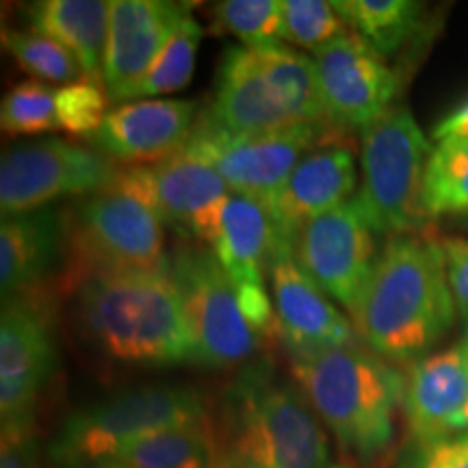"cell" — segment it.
<instances>
[{"mask_svg":"<svg viewBox=\"0 0 468 468\" xmlns=\"http://www.w3.org/2000/svg\"><path fill=\"white\" fill-rule=\"evenodd\" d=\"M455 314L441 243L397 234L378 256L351 321L371 354L417 362L447 336Z\"/></svg>","mask_w":468,"mask_h":468,"instance_id":"1","label":"cell"},{"mask_svg":"<svg viewBox=\"0 0 468 468\" xmlns=\"http://www.w3.org/2000/svg\"><path fill=\"white\" fill-rule=\"evenodd\" d=\"M79 319L104 356L126 365L193 362V341L172 271L96 273L80 284Z\"/></svg>","mask_w":468,"mask_h":468,"instance_id":"2","label":"cell"},{"mask_svg":"<svg viewBox=\"0 0 468 468\" xmlns=\"http://www.w3.org/2000/svg\"><path fill=\"white\" fill-rule=\"evenodd\" d=\"M291 373L345 452L376 460L393 441L406 378L384 358L356 347L291 358Z\"/></svg>","mask_w":468,"mask_h":468,"instance_id":"3","label":"cell"},{"mask_svg":"<svg viewBox=\"0 0 468 468\" xmlns=\"http://www.w3.org/2000/svg\"><path fill=\"white\" fill-rule=\"evenodd\" d=\"M208 122L234 134L327 122L313 58L286 44L232 46L221 57Z\"/></svg>","mask_w":468,"mask_h":468,"instance_id":"4","label":"cell"},{"mask_svg":"<svg viewBox=\"0 0 468 468\" xmlns=\"http://www.w3.org/2000/svg\"><path fill=\"white\" fill-rule=\"evenodd\" d=\"M219 458L230 468H327L330 442L297 386L251 371L226 395Z\"/></svg>","mask_w":468,"mask_h":468,"instance_id":"5","label":"cell"},{"mask_svg":"<svg viewBox=\"0 0 468 468\" xmlns=\"http://www.w3.org/2000/svg\"><path fill=\"white\" fill-rule=\"evenodd\" d=\"M68 241L72 276L80 284L96 273L169 269L161 215L124 167L113 185L74 208Z\"/></svg>","mask_w":468,"mask_h":468,"instance_id":"6","label":"cell"},{"mask_svg":"<svg viewBox=\"0 0 468 468\" xmlns=\"http://www.w3.org/2000/svg\"><path fill=\"white\" fill-rule=\"evenodd\" d=\"M207 420L202 397L186 386H144L76 410L48 444L61 468H96L142 438Z\"/></svg>","mask_w":468,"mask_h":468,"instance_id":"7","label":"cell"},{"mask_svg":"<svg viewBox=\"0 0 468 468\" xmlns=\"http://www.w3.org/2000/svg\"><path fill=\"white\" fill-rule=\"evenodd\" d=\"M431 148L406 107H390L360 131L362 183L354 200L378 234H410L425 221L420 193Z\"/></svg>","mask_w":468,"mask_h":468,"instance_id":"8","label":"cell"},{"mask_svg":"<svg viewBox=\"0 0 468 468\" xmlns=\"http://www.w3.org/2000/svg\"><path fill=\"white\" fill-rule=\"evenodd\" d=\"M343 133L330 122H313L269 133L234 134L200 115L185 152L208 163L232 193L251 197L271 210L297 163L310 150Z\"/></svg>","mask_w":468,"mask_h":468,"instance_id":"9","label":"cell"},{"mask_svg":"<svg viewBox=\"0 0 468 468\" xmlns=\"http://www.w3.org/2000/svg\"><path fill=\"white\" fill-rule=\"evenodd\" d=\"M169 271L183 300L196 365L234 367L259 351L262 335L245 319L237 289L213 251L178 250Z\"/></svg>","mask_w":468,"mask_h":468,"instance_id":"10","label":"cell"},{"mask_svg":"<svg viewBox=\"0 0 468 468\" xmlns=\"http://www.w3.org/2000/svg\"><path fill=\"white\" fill-rule=\"evenodd\" d=\"M120 165L96 148L44 139L7 150L0 161L3 219L33 213L58 197H87L115 183Z\"/></svg>","mask_w":468,"mask_h":468,"instance_id":"11","label":"cell"},{"mask_svg":"<svg viewBox=\"0 0 468 468\" xmlns=\"http://www.w3.org/2000/svg\"><path fill=\"white\" fill-rule=\"evenodd\" d=\"M373 234L358 202L349 200L297 232L292 259L325 295L354 314L378 262Z\"/></svg>","mask_w":468,"mask_h":468,"instance_id":"12","label":"cell"},{"mask_svg":"<svg viewBox=\"0 0 468 468\" xmlns=\"http://www.w3.org/2000/svg\"><path fill=\"white\" fill-rule=\"evenodd\" d=\"M317 69L327 122L336 128H365L395 107L399 79L386 57L356 31L310 52Z\"/></svg>","mask_w":468,"mask_h":468,"instance_id":"13","label":"cell"},{"mask_svg":"<svg viewBox=\"0 0 468 468\" xmlns=\"http://www.w3.org/2000/svg\"><path fill=\"white\" fill-rule=\"evenodd\" d=\"M208 248L237 289L245 319L261 335L276 332V310L265 286V273L276 256L271 210L251 197L232 193Z\"/></svg>","mask_w":468,"mask_h":468,"instance_id":"14","label":"cell"},{"mask_svg":"<svg viewBox=\"0 0 468 468\" xmlns=\"http://www.w3.org/2000/svg\"><path fill=\"white\" fill-rule=\"evenodd\" d=\"M128 178L148 197L163 224L210 245L232 191L208 163L178 152L154 165H128Z\"/></svg>","mask_w":468,"mask_h":468,"instance_id":"15","label":"cell"},{"mask_svg":"<svg viewBox=\"0 0 468 468\" xmlns=\"http://www.w3.org/2000/svg\"><path fill=\"white\" fill-rule=\"evenodd\" d=\"M186 5L167 0H113L102 85L111 102H134L145 76L172 37Z\"/></svg>","mask_w":468,"mask_h":468,"instance_id":"16","label":"cell"},{"mask_svg":"<svg viewBox=\"0 0 468 468\" xmlns=\"http://www.w3.org/2000/svg\"><path fill=\"white\" fill-rule=\"evenodd\" d=\"M343 134L310 150L286 180L282 193L271 208L273 226H276L273 261L280 256H292L297 232L308 221L351 200V193L356 191V183H358L356 152L349 144L343 142Z\"/></svg>","mask_w":468,"mask_h":468,"instance_id":"17","label":"cell"},{"mask_svg":"<svg viewBox=\"0 0 468 468\" xmlns=\"http://www.w3.org/2000/svg\"><path fill=\"white\" fill-rule=\"evenodd\" d=\"M55 365V347L42 314L9 300L0 317V417L3 430L33 427V410Z\"/></svg>","mask_w":468,"mask_h":468,"instance_id":"18","label":"cell"},{"mask_svg":"<svg viewBox=\"0 0 468 468\" xmlns=\"http://www.w3.org/2000/svg\"><path fill=\"white\" fill-rule=\"evenodd\" d=\"M197 122V102L150 98L111 109L93 137L91 148L124 165L172 159L189 144Z\"/></svg>","mask_w":468,"mask_h":468,"instance_id":"19","label":"cell"},{"mask_svg":"<svg viewBox=\"0 0 468 468\" xmlns=\"http://www.w3.org/2000/svg\"><path fill=\"white\" fill-rule=\"evenodd\" d=\"M269 282L276 335L291 351V358L356 345L354 324L327 300L292 256H280L269 265Z\"/></svg>","mask_w":468,"mask_h":468,"instance_id":"20","label":"cell"},{"mask_svg":"<svg viewBox=\"0 0 468 468\" xmlns=\"http://www.w3.org/2000/svg\"><path fill=\"white\" fill-rule=\"evenodd\" d=\"M468 403V327L458 343L425 356L410 368L403 414L414 441L449 434L453 419Z\"/></svg>","mask_w":468,"mask_h":468,"instance_id":"21","label":"cell"},{"mask_svg":"<svg viewBox=\"0 0 468 468\" xmlns=\"http://www.w3.org/2000/svg\"><path fill=\"white\" fill-rule=\"evenodd\" d=\"M63 219L57 210L5 218L0 226V289L5 302L33 289L61 254Z\"/></svg>","mask_w":468,"mask_h":468,"instance_id":"22","label":"cell"},{"mask_svg":"<svg viewBox=\"0 0 468 468\" xmlns=\"http://www.w3.org/2000/svg\"><path fill=\"white\" fill-rule=\"evenodd\" d=\"M111 3L102 0H42L28 7L31 31L61 44L83 68L85 79L102 83Z\"/></svg>","mask_w":468,"mask_h":468,"instance_id":"23","label":"cell"},{"mask_svg":"<svg viewBox=\"0 0 468 468\" xmlns=\"http://www.w3.org/2000/svg\"><path fill=\"white\" fill-rule=\"evenodd\" d=\"M219 444L208 420L172 427L137 441L117 455L124 468H213Z\"/></svg>","mask_w":468,"mask_h":468,"instance_id":"24","label":"cell"},{"mask_svg":"<svg viewBox=\"0 0 468 468\" xmlns=\"http://www.w3.org/2000/svg\"><path fill=\"white\" fill-rule=\"evenodd\" d=\"M351 31L365 37L382 57L399 52L423 17V5L410 0H338Z\"/></svg>","mask_w":468,"mask_h":468,"instance_id":"25","label":"cell"},{"mask_svg":"<svg viewBox=\"0 0 468 468\" xmlns=\"http://www.w3.org/2000/svg\"><path fill=\"white\" fill-rule=\"evenodd\" d=\"M420 208L427 218L468 213V137H449L431 148Z\"/></svg>","mask_w":468,"mask_h":468,"instance_id":"26","label":"cell"},{"mask_svg":"<svg viewBox=\"0 0 468 468\" xmlns=\"http://www.w3.org/2000/svg\"><path fill=\"white\" fill-rule=\"evenodd\" d=\"M202 33L204 31L200 22L193 17L191 9H186V14L180 17L172 37L163 46L161 55L156 57L154 66L150 68L148 76H145L137 101H150L152 96L180 91L191 83Z\"/></svg>","mask_w":468,"mask_h":468,"instance_id":"27","label":"cell"},{"mask_svg":"<svg viewBox=\"0 0 468 468\" xmlns=\"http://www.w3.org/2000/svg\"><path fill=\"white\" fill-rule=\"evenodd\" d=\"M349 31L336 0H282V42L317 52Z\"/></svg>","mask_w":468,"mask_h":468,"instance_id":"28","label":"cell"},{"mask_svg":"<svg viewBox=\"0 0 468 468\" xmlns=\"http://www.w3.org/2000/svg\"><path fill=\"white\" fill-rule=\"evenodd\" d=\"M215 27L230 33L245 48L282 44V0H224L213 5Z\"/></svg>","mask_w":468,"mask_h":468,"instance_id":"29","label":"cell"},{"mask_svg":"<svg viewBox=\"0 0 468 468\" xmlns=\"http://www.w3.org/2000/svg\"><path fill=\"white\" fill-rule=\"evenodd\" d=\"M3 44L16 61L42 83H61L63 87L85 79L80 63L61 44L46 35L5 28Z\"/></svg>","mask_w":468,"mask_h":468,"instance_id":"30","label":"cell"},{"mask_svg":"<svg viewBox=\"0 0 468 468\" xmlns=\"http://www.w3.org/2000/svg\"><path fill=\"white\" fill-rule=\"evenodd\" d=\"M55 91L42 80H22L5 93L0 124L5 133L39 134L58 128Z\"/></svg>","mask_w":468,"mask_h":468,"instance_id":"31","label":"cell"},{"mask_svg":"<svg viewBox=\"0 0 468 468\" xmlns=\"http://www.w3.org/2000/svg\"><path fill=\"white\" fill-rule=\"evenodd\" d=\"M109 101L104 85L90 79L58 87L55 91L58 128L72 137L91 139L111 113Z\"/></svg>","mask_w":468,"mask_h":468,"instance_id":"32","label":"cell"},{"mask_svg":"<svg viewBox=\"0 0 468 468\" xmlns=\"http://www.w3.org/2000/svg\"><path fill=\"white\" fill-rule=\"evenodd\" d=\"M401 468H468V430L414 441Z\"/></svg>","mask_w":468,"mask_h":468,"instance_id":"33","label":"cell"},{"mask_svg":"<svg viewBox=\"0 0 468 468\" xmlns=\"http://www.w3.org/2000/svg\"><path fill=\"white\" fill-rule=\"evenodd\" d=\"M441 250L447 269L449 289H452L455 313L468 321V239L447 237L442 239Z\"/></svg>","mask_w":468,"mask_h":468,"instance_id":"34","label":"cell"},{"mask_svg":"<svg viewBox=\"0 0 468 468\" xmlns=\"http://www.w3.org/2000/svg\"><path fill=\"white\" fill-rule=\"evenodd\" d=\"M0 468H39V444L33 427L3 430Z\"/></svg>","mask_w":468,"mask_h":468,"instance_id":"35","label":"cell"},{"mask_svg":"<svg viewBox=\"0 0 468 468\" xmlns=\"http://www.w3.org/2000/svg\"><path fill=\"white\" fill-rule=\"evenodd\" d=\"M434 137L438 142L449 137H468V102L455 109L452 115H447L441 124L436 126Z\"/></svg>","mask_w":468,"mask_h":468,"instance_id":"36","label":"cell"},{"mask_svg":"<svg viewBox=\"0 0 468 468\" xmlns=\"http://www.w3.org/2000/svg\"><path fill=\"white\" fill-rule=\"evenodd\" d=\"M464 430H468V403H466V408L458 414V417L453 419L452 427H449V434H452V431H464Z\"/></svg>","mask_w":468,"mask_h":468,"instance_id":"37","label":"cell"},{"mask_svg":"<svg viewBox=\"0 0 468 468\" xmlns=\"http://www.w3.org/2000/svg\"><path fill=\"white\" fill-rule=\"evenodd\" d=\"M213 468H230V466H228V464H226V462H224V460H221V458H219V455H218V462H215V466H213Z\"/></svg>","mask_w":468,"mask_h":468,"instance_id":"38","label":"cell"},{"mask_svg":"<svg viewBox=\"0 0 468 468\" xmlns=\"http://www.w3.org/2000/svg\"><path fill=\"white\" fill-rule=\"evenodd\" d=\"M96 468H124V466L117 464V462H111V464H102V466H96Z\"/></svg>","mask_w":468,"mask_h":468,"instance_id":"39","label":"cell"},{"mask_svg":"<svg viewBox=\"0 0 468 468\" xmlns=\"http://www.w3.org/2000/svg\"><path fill=\"white\" fill-rule=\"evenodd\" d=\"M327 468H347V466H327Z\"/></svg>","mask_w":468,"mask_h":468,"instance_id":"40","label":"cell"}]
</instances>
